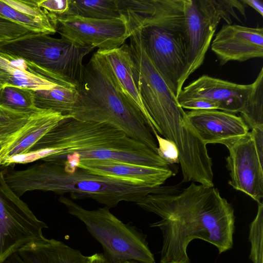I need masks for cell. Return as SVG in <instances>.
I'll return each instance as SVG.
<instances>
[{"instance_id": "6da1fadb", "label": "cell", "mask_w": 263, "mask_h": 263, "mask_svg": "<svg viewBox=\"0 0 263 263\" xmlns=\"http://www.w3.org/2000/svg\"><path fill=\"white\" fill-rule=\"evenodd\" d=\"M136 204L161 218L149 225L162 231L159 263H190L187 248L195 239L214 245L219 254L233 247L234 210L214 186L193 182L180 191L162 186Z\"/></svg>"}, {"instance_id": "7a4b0ae2", "label": "cell", "mask_w": 263, "mask_h": 263, "mask_svg": "<svg viewBox=\"0 0 263 263\" xmlns=\"http://www.w3.org/2000/svg\"><path fill=\"white\" fill-rule=\"evenodd\" d=\"M85 159L113 160L155 167L168 168L170 165L122 130L106 123L79 120L69 114L18 157L21 164L42 160L70 172Z\"/></svg>"}, {"instance_id": "3957f363", "label": "cell", "mask_w": 263, "mask_h": 263, "mask_svg": "<svg viewBox=\"0 0 263 263\" xmlns=\"http://www.w3.org/2000/svg\"><path fill=\"white\" fill-rule=\"evenodd\" d=\"M5 180L20 197L28 191L69 193L72 200L89 198L109 209L122 201L137 203L161 186L150 187L130 181L102 176L77 168L66 171L63 166L44 162L22 170L7 171Z\"/></svg>"}, {"instance_id": "277c9868", "label": "cell", "mask_w": 263, "mask_h": 263, "mask_svg": "<svg viewBox=\"0 0 263 263\" xmlns=\"http://www.w3.org/2000/svg\"><path fill=\"white\" fill-rule=\"evenodd\" d=\"M78 98L68 114L76 119L117 127L157 154V143L143 115L122 93L97 51L84 65Z\"/></svg>"}, {"instance_id": "5b68a950", "label": "cell", "mask_w": 263, "mask_h": 263, "mask_svg": "<svg viewBox=\"0 0 263 263\" xmlns=\"http://www.w3.org/2000/svg\"><path fill=\"white\" fill-rule=\"evenodd\" d=\"M133 25L140 28L147 55L177 98L186 65L182 1L153 0L147 16Z\"/></svg>"}, {"instance_id": "8992f818", "label": "cell", "mask_w": 263, "mask_h": 263, "mask_svg": "<svg viewBox=\"0 0 263 263\" xmlns=\"http://www.w3.org/2000/svg\"><path fill=\"white\" fill-rule=\"evenodd\" d=\"M59 201L65 205L69 214L84 224L91 236L101 244L104 256L111 263L129 260L156 263L147 235L131 222L124 223L108 207L87 210L63 196Z\"/></svg>"}, {"instance_id": "52a82bcc", "label": "cell", "mask_w": 263, "mask_h": 263, "mask_svg": "<svg viewBox=\"0 0 263 263\" xmlns=\"http://www.w3.org/2000/svg\"><path fill=\"white\" fill-rule=\"evenodd\" d=\"M186 65L179 89L203 63L206 53L220 22L232 23L231 16L241 22L235 9L246 17L245 5L236 0H183Z\"/></svg>"}, {"instance_id": "ba28073f", "label": "cell", "mask_w": 263, "mask_h": 263, "mask_svg": "<svg viewBox=\"0 0 263 263\" xmlns=\"http://www.w3.org/2000/svg\"><path fill=\"white\" fill-rule=\"evenodd\" d=\"M128 45L134 79L143 104L156 130L157 126L185 113L176 97L162 78L143 48L140 28L129 26Z\"/></svg>"}, {"instance_id": "9c48e42d", "label": "cell", "mask_w": 263, "mask_h": 263, "mask_svg": "<svg viewBox=\"0 0 263 263\" xmlns=\"http://www.w3.org/2000/svg\"><path fill=\"white\" fill-rule=\"evenodd\" d=\"M6 169L0 170V263L32 241L45 238L48 228L7 184Z\"/></svg>"}, {"instance_id": "30bf717a", "label": "cell", "mask_w": 263, "mask_h": 263, "mask_svg": "<svg viewBox=\"0 0 263 263\" xmlns=\"http://www.w3.org/2000/svg\"><path fill=\"white\" fill-rule=\"evenodd\" d=\"M65 38L41 35L35 40V60L46 78L77 88L81 83L84 57L93 50Z\"/></svg>"}, {"instance_id": "8fae6325", "label": "cell", "mask_w": 263, "mask_h": 263, "mask_svg": "<svg viewBox=\"0 0 263 263\" xmlns=\"http://www.w3.org/2000/svg\"><path fill=\"white\" fill-rule=\"evenodd\" d=\"M57 21V32L62 37L101 51L120 47L130 35L126 18L99 20L69 15Z\"/></svg>"}, {"instance_id": "7c38bea8", "label": "cell", "mask_w": 263, "mask_h": 263, "mask_svg": "<svg viewBox=\"0 0 263 263\" xmlns=\"http://www.w3.org/2000/svg\"><path fill=\"white\" fill-rule=\"evenodd\" d=\"M229 149L226 158L228 182L257 203L263 197V160L258 156L251 132L223 143Z\"/></svg>"}, {"instance_id": "4fadbf2b", "label": "cell", "mask_w": 263, "mask_h": 263, "mask_svg": "<svg viewBox=\"0 0 263 263\" xmlns=\"http://www.w3.org/2000/svg\"><path fill=\"white\" fill-rule=\"evenodd\" d=\"M211 50L222 66L263 57V28L224 24L211 43Z\"/></svg>"}, {"instance_id": "5bb4252c", "label": "cell", "mask_w": 263, "mask_h": 263, "mask_svg": "<svg viewBox=\"0 0 263 263\" xmlns=\"http://www.w3.org/2000/svg\"><path fill=\"white\" fill-rule=\"evenodd\" d=\"M252 88V84H239L203 74L182 88L177 99L207 100L217 104L220 110L234 114L242 110Z\"/></svg>"}, {"instance_id": "9a60e30c", "label": "cell", "mask_w": 263, "mask_h": 263, "mask_svg": "<svg viewBox=\"0 0 263 263\" xmlns=\"http://www.w3.org/2000/svg\"><path fill=\"white\" fill-rule=\"evenodd\" d=\"M189 122L205 145L223 144L243 136L249 127L240 117L217 109L191 110L186 112Z\"/></svg>"}, {"instance_id": "2e32d148", "label": "cell", "mask_w": 263, "mask_h": 263, "mask_svg": "<svg viewBox=\"0 0 263 263\" xmlns=\"http://www.w3.org/2000/svg\"><path fill=\"white\" fill-rule=\"evenodd\" d=\"M78 168L92 174L126 180L150 187L161 186L174 175L169 167H151L113 160H82Z\"/></svg>"}, {"instance_id": "e0dca14e", "label": "cell", "mask_w": 263, "mask_h": 263, "mask_svg": "<svg viewBox=\"0 0 263 263\" xmlns=\"http://www.w3.org/2000/svg\"><path fill=\"white\" fill-rule=\"evenodd\" d=\"M102 57L116 83L125 96L141 112L154 134L157 131L140 98L134 79L128 45L124 44L110 50H97Z\"/></svg>"}, {"instance_id": "ac0fdd59", "label": "cell", "mask_w": 263, "mask_h": 263, "mask_svg": "<svg viewBox=\"0 0 263 263\" xmlns=\"http://www.w3.org/2000/svg\"><path fill=\"white\" fill-rule=\"evenodd\" d=\"M68 114L42 109L35 114L0 152V165L9 157L28 152L46 133Z\"/></svg>"}, {"instance_id": "d6986e66", "label": "cell", "mask_w": 263, "mask_h": 263, "mask_svg": "<svg viewBox=\"0 0 263 263\" xmlns=\"http://www.w3.org/2000/svg\"><path fill=\"white\" fill-rule=\"evenodd\" d=\"M17 253L26 263H86L87 256L62 241L53 238L32 241Z\"/></svg>"}, {"instance_id": "ffe728a7", "label": "cell", "mask_w": 263, "mask_h": 263, "mask_svg": "<svg viewBox=\"0 0 263 263\" xmlns=\"http://www.w3.org/2000/svg\"><path fill=\"white\" fill-rule=\"evenodd\" d=\"M78 98L77 87L58 82L52 88L39 90L34 105L41 109H50L65 115L72 109Z\"/></svg>"}, {"instance_id": "44dd1931", "label": "cell", "mask_w": 263, "mask_h": 263, "mask_svg": "<svg viewBox=\"0 0 263 263\" xmlns=\"http://www.w3.org/2000/svg\"><path fill=\"white\" fill-rule=\"evenodd\" d=\"M69 15L99 20L125 18L118 0H70Z\"/></svg>"}, {"instance_id": "7402d4cb", "label": "cell", "mask_w": 263, "mask_h": 263, "mask_svg": "<svg viewBox=\"0 0 263 263\" xmlns=\"http://www.w3.org/2000/svg\"><path fill=\"white\" fill-rule=\"evenodd\" d=\"M252 84L245 107L240 112L241 118L251 129L263 127V67Z\"/></svg>"}, {"instance_id": "603a6c76", "label": "cell", "mask_w": 263, "mask_h": 263, "mask_svg": "<svg viewBox=\"0 0 263 263\" xmlns=\"http://www.w3.org/2000/svg\"><path fill=\"white\" fill-rule=\"evenodd\" d=\"M0 68L6 73L4 78L12 85L20 87L31 88L37 90L49 89L58 82L49 80L44 76H33L26 70H22L12 67L9 62L0 57Z\"/></svg>"}, {"instance_id": "cb8c5ba5", "label": "cell", "mask_w": 263, "mask_h": 263, "mask_svg": "<svg viewBox=\"0 0 263 263\" xmlns=\"http://www.w3.org/2000/svg\"><path fill=\"white\" fill-rule=\"evenodd\" d=\"M36 113L19 111L0 105V144L2 149Z\"/></svg>"}, {"instance_id": "d4e9b609", "label": "cell", "mask_w": 263, "mask_h": 263, "mask_svg": "<svg viewBox=\"0 0 263 263\" xmlns=\"http://www.w3.org/2000/svg\"><path fill=\"white\" fill-rule=\"evenodd\" d=\"M249 240L251 243L249 258L253 263H263V204L258 203L257 212L250 225Z\"/></svg>"}, {"instance_id": "484cf974", "label": "cell", "mask_w": 263, "mask_h": 263, "mask_svg": "<svg viewBox=\"0 0 263 263\" xmlns=\"http://www.w3.org/2000/svg\"><path fill=\"white\" fill-rule=\"evenodd\" d=\"M154 135L157 143V154L169 164L179 163V153L175 144L162 138L158 133Z\"/></svg>"}, {"instance_id": "4316f807", "label": "cell", "mask_w": 263, "mask_h": 263, "mask_svg": "<svg viewBox=\"0 0 263 263\" xmlns=\"http://www.w3.org/2000/svg\"><path fill=\"white\" fill-rule=\"evenodd\" d=\"M70 0H47L39 2V5L43 7L57 19L68 15Z\"/></svg>"}, {"instance_id": "83f0119b", "label": "cell", "mask_w": 263, "mask_h": 263, "mask_svg": "<svg viewBox=\"0 0 263 263\" xmlns=\"http://www.w3.org/2000/svg\"><path fill=\"white\" fill-rule=\"evenodd\" d=\"M182 108L191 110H219V105L213 102L202 99H192L178 101Z\"/></svg>"}, {"instance_id": "f1b7e54d", "label": "cell", "mask_w": 263, "mask_h": 263, "mask_svg": "<svg viewBox=\"0 0 263 263\" xmlns=\"http://www.w3.org/2000/svg\"><path fill=\"white\" fill-rule=\"evenodd\" d=\"M0 13L9 19L18 22L26 24L33 23L28 15L18 12L3 1H0Z\"/></svg>"}, {"instance_id": "f546056e", "label": "cell", "mask_w": 263, "mask_h": 263, "mask_svg": "<svg viewBox=\"0 0 263 263\" xmlns=\"http://www.w3.org/2000/svg\"><path fill=\"white\" fill-rule=\"evenodd\" d=\"M255 147L259 157L263 160V127H255L251 129Z\"/></svg>"}, {"instance_id": "4dcf8cb0", "label": "cell", "mask_w": 263, "mask_h": 263, "mask_svg": "<svg viewBox=\"0 0 263 263\" xmlns=\"http://www.w3.org/2000/svg\"><path fill=\"white\" fill-rule=\"evenodd\" d=\"M244 4L247 5L255 10L260 15L263 16V3L260 0H240Z\"/></svg>"}, {"instance_id": "1f68e13d", "label": "cell", "mask_w": 263, "mask_h": 263, "mask_svg": "<svg viewBox=\"0 0 263 263\" xmlns=\"http://www.w3.org/2000/svg\"><path fill=\"white\" fill-rule=\"evenodd\" d=\"M86 263H111L104 255L103 253H96L87 256Z\"/></svg>"}, {"instance_id": "d6a6232c", "label": "cell", "mask_w": 263, "mask_h": 263, "mask_svg": "<svg viewBox=\"0 0 263 263\" xmlns=\"http://www.w3.org/2000/svg\"><path fill=\"white\" fill-rule=\"evenodd\" d=\"M121 263H139V262H137L136 261L134 260H129V261H126Z\"/></svg>"}, {"instance_id": "836d02e7", "label": "cell", "mask_w": 263, "mask_h": 263, "mask_svg": "<svg viewBox=\"0 0 263 263\" xmlns=\"http://www.w3.org/2000/svg\"><path fill=\"white\" fill-rule=\"evenodd\" d=\"M1 150H2V146H1V145L0 144V152H1Z\"/></svg>"}]
</instances>
